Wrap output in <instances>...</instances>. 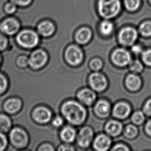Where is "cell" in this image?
<instances>
[{
	"label": "cell",
	"instance_id": "cell-1",
	"mask_svg": "<svg viewBox=\"0 0 151 151\" xmlns=\"http://www.w3.org/2000/svg\"><path fill=\"white\" fill-rule=\"evenodd\" d=\"M61 111L65 119L73 124H81L86 118V111L84 107L72 101L64 103Z\"/></svg>",
	"mask_w": 151,
	"mask_h": 151
},
{
	"label": "cell",
	"instance_id": "cell-2",
	"mask_svg": "<svg viewBox=\"0 0 151 151\" xmlns=\"http://www.w3.org/2000/svg\"><path fill=\"white\" fill-rule=\"evenodd\" d=\"M120 9L119 0H99V12L104 18H114L119 13Z\"/></svg>",
	"mask_w": 151,
	"mask_h": 151
},
{
	"label": "cell",
	"instance_id": "cell-3",
	"mask_svg": "<svg viewBox=\"0 0 151 151\" xmlns=\"http://www.w3.org/2000/svg\"><path fill=\"white\" fill-rule=\"evenodd\" d=\"M17 42L24 48H33L37 45L39 38L37 34L30 30H24L19 33L16 37Z\"/></svg>",
	"mask_w": 151,
	"mask_h": 151
},
{
	"label": "cell",
	"instance_id": "cell-4",
	"mask_svg": "<svg viewBox=\"0 0 151 151\" xmlns=\"http://www.w3.org/2000/svg\"><path fill=\"white\" fill-rule=\"evenodd\" d=\"M9 132V140L14 147L21 149L27 146L28 136L23 129L19 127H14Z\"/></svg>",
	"mask_w": 151,
	"mask_h": 151
},
{
	"label": "cell",
	"instance_id": "cell-5",
	"mask_svg": "<svg viewBox=\"0 0 151 151\" xmlns=\"http://www.w3.org/2000/svg\"><path fill=\"white\" fill-rule=\"evenodd\" d=\"M20 29L18 21L13 18L4 19L0 23V31L5 35L12 36L16 34Z\"/></svg>",
	"mask_w": 151,
	"mask_h": 151
},
{
	"label": "cell",
	"instance_id": "cell-6",
	"mask_svg": "<svg viewBox=\"0 0 151 151\" xmlns=\"http://www.w3.org/2000/svg\"><path fill=\"white\" fill-rule=\"evenodd\" d=\"M65 58L70 65H78L82 62L83 54L79 47L76 45H71L66 50Z\"/></svg>",
	"mask_w": 151,
	"mask_h": 151
},
{
	"label": "cell",
	"instance_id": "cell-7",
	"mask_svg": "<svg viewBox=\"0 0 151 151\" xmlns=\"http://www.w3.org/2000/svg\"><path fill=\"white\" fill-rule=\"evenodd\" d=\"M137 32L132 27H126L122 29L119 35V39L120 43L125 45H132L137 39Z\"/></svg>",
	"mask_w": 151,
	"mask_h": 151
},
{
	"label": "cell",
	"instance_id": "cell-8",
	"mask_svg": "<svg viewBox=\"0 0 151 151\" xmlns=\"http://www.w3.org/2000/svg\"><path fill=\"white\" fill-rule=\"evenodd\" d=\"M47 60V55L44 51L39 50L34 52L29 59V64L34 69L42 67Z\"/></svg>",
	"mask_w": 151,
	"mask_h": 151
},
{
	"label": "cell",
	"instance_id": "cell-9",
	"mask_svg": "<svg viewBox=\"0 0 151 151\" xmlns=\"http://www.w3.org/2000/svg\"><path fill=\"white\" fill-rule=\"evenodd\" d=\"M22 102L17 98H9L6 99L3 104L4 112L8 114H14L20 110Z\"/></svg>",
	"mask_w": 151,
	"mask_h": 151
},
{
	"label": "cell",
	"instance_id": "cell-10",
	"mask_svg": "<svg viewBox=\"0 0 151 151\" xmlns=\"http://www.w3.org/2000/svg\"><path fill=\"white\" fill-rule=\"evenodd\" d=\"M112 61L116 65L124 66L127 65L131 61V56L129 53L123 49H118L112 53Z\"/></svg>",
	"mask_w": 151,
	"mask_h": 151
},
{
	"label": "cell",
	"instance_id": "cell-11",
	"mask_svg": "<svg viewBox=\"0 0 151 151\" xmlns=\"http://www.w3.org/2000/svg\"><path fill=\"white\" fill-rule=\"evenodd\" d=\"M89 83L91 87L97 91H101L104 90L107 85L106 78L99 73H93L90 76Z\"/></svg>",
	"mask_w": 151,
	"mask_h": 151
},
{
	"label": "cell",
	"instance_id": "cell-12",
	"mask_svg": "<svg viewBox=\"0 0 151 151\" xmlns=\"http://www.w3.org/2000/svg\"><path fill=\"white\" fill-rule=\"evenodd\" d=\"M93 138V133L89 127H84L80 131L78 136V145L83 147H88Z\"/></svg>",
	"mask_w": 151,
	"mask_h": 151
},
{
	"label": "cell",
	"instance_id": "cell-13",
	"mask_svg": "<svg viewBox=\"0 0 151 151\" xmlns=\"http://www.w3.org/2000/svg\"><path fill=\"white\" fill-rule=\"evenodd\" d=\"M33 118L37 122L40 123H47L51 117V113L48 109L40 107L36 108L33 112Z\"/></svg>",
	"mask_w": 151,
	"mask_h": 151
},
{
	"label": "cell",
	"instance_id": "cell-14",
	"mask_svg": "<svg viewBox=\"0 0 151 151\" xmlns=\"http://www.w3.org/2000/svg\"><path fill=\"white\" fill-rule=\"evenodd\" d=\"M111 145V140L106 135H101L94 140L93 146L98 151H105L108 149Z\"/></svg>",
	"mask_w": 151,
	"mask_h": 151
},
{
	"label": "cell",
	"instance_id": "cell-15",
	"mask_svg": "<svg viewBox=\"0 0 151 151\" xmlns=\"http://www.w3.org/2000/svg\"><path fill=\"white\" fill-rule=\"evenodd\" d=\"M113 112L114 116L118 118L124 119L129 114L130 107L127 103L120 102L114 106Z\"/></svg>",
	"mask_w": 151,
	"mask_h": 151
},
{
	"label": "cell",
	"instance_id": "cell-16",
	"mask_svg": "<svg viewBox=\"0 0 151 151\" xmlns=\"http://www.w3.org/2000/svg\"><path fill=\"white\" fill-rule=\"evenodd\" d=\"M78 96L81 102L88 105L92 104L96 98L94 92L88 89L81 90L78 93Z\"/></svg>",
	"mask_w": 151,
	"mask_h": 151
},
{
	"label": "cell",
	"instance_id": "cell-17",
	"mask_svg": "<svg viewBox=\"0 0 151 151\" xmlns=\"http://www.w3.org/2000/svg\"><path fill=\"white\" fill-rule=\"evenodd\" d=\"M91 32L87 27H83L78 31L76 36V39L78 43L85 44L90 40L91 37Z\"/></svg>",
	"mask_w": 151,
	"mask_h": 151
},
{
	"label": "cell",
	"instance_id": "cell-18",
	"mask_svg": "<svg viewBox=\"0 0 151 151\" xmlns=\"http://www.w3.org/2000/svg\"><path fill=\"white\" fill-rule=\"evenodd\" d=\"M39 33L43 36H50L55 31V26L49 21H45L39 24L38 27Z\"/></svg>",
	"mask_w": 151,
	"mask_h": 151
},
{
	"label": "cell",
	"instance_id": "cell-19",
	"mask_svg": "<svg viewBox=\"0 0 151 151\" xmlns=\"http://www.w3.org/2000/svg\"><path fill=\"white\" fill-rule=\"evenodd\" d=\"M12 122L6 113H0V132L8 133L12 129Z\"/></svg>",
	"mask_w": 151,
	"mask_h": 151
},
{
	"label": "cell",
	"instance_id": "cell-20",
	"mask_svg": "<svg viewBox=\"0 0 151 151\" xmlns=\"http://www.w3.org/2000/svg\"><path fill=\"white\" fill-rule=\"evenodd\" d=\"M122 129V127L120 123L114 120L108 122L105 127L107 133L113 136L119 135L121 133Z\"/></svg>",
	"mask_w": 151,
	"mask_h": 151
},
{
	"label": "cell",
	"instance_id": "cell-21",
	"mask_svg": "<svg viewBox=\"0 0 151 151\" xmlns=\"http://www.w3.org/2000/svg\"><path fill=\"white\" fill-rule=\"evenodd\" d=\"M95 111L96 114L101 117H105L109 114L110 106L108 102L105 101H99L95 107Z\"/></svg>",
	"mask_w": 151,
	"mask_h": 151
},
{
	"label": "cell",
	"instance_id": "cell-22",
	"mask_svg": "<svg viewBox=\"0 0 151 151\" xmlns=\"http://www.w3.org/2000/svg\"><path fill=\"white\" fill-rule=\"evenodd\" d=\"M127 87L132 90H136L141 85V81L138 76L134 74L129 75L126 80Z\"/></svg>",
	"mask_w": 151,
	"mask_h": 151
},
{
	"label": "cell",
	"instance_id": "cell-23",
	"mask_svg": "<svg viewBox=\"0 0 151 151\" xmlns=\"http://www.w3.org/2000/svg\"><path fill=\"white\" fill-rule=\"evenodd\" d=\"M61 137L66 142H71L76 137V131L71 127H65L61 132Z\"/></svg>",
	"mask_w": 151,
	"mask_h": 151
},
{
	"label": "cell",
	"instance_id": "cell-24",
	"mask_svg": "<svg viewBox=\"0 0 151 151\" xmlns=\"http://www.w3.org/2000/svg\"><path fill=\"white\" fill-rule=\"evenodd\" d=\"M114 26L112 23L107 20L103 21L100 24V29L102 34L104 35H109L112 33Z\"/></svg>",
	"mask_w": 151,
	"mask_h": 151
},
{
	"label": "cell",
	"instance_id": "cell-25",
	"mask_svg": "<svg viewBox=\"0 0 151 151\" xmlns=\"http://www.w3.org/2000/svg\"><path fill=\"white\" fill-rule=\"evenodd\" d=\"M9 86V81L5 74L0 72V96L7 91Z\"/></svg>",
	"mask_w": 151,
	"mask_h": 151
},
{
	"label": "cell",
	"instance_id": "cell-26",
	"mask_svg": "<svg viewBox=\"0 0 151 151\" xmlns=\"http://www.w3.org/2000/svg\"><path fill=\"white\" fill-rule=\"evenodd\" d=\"M125 6L127 10L135 11L140 5V0H124Z\"/></svg>",
	"mask_w": 151,
	"mask_h": 151
},
{
	"label": "cell",
	"instance_id": "cell-27",
	"mask_svg": "<svg viewBox=\"0 0 151 151\" xmlns=\"http://www.w3.org/2000/svg\"><path fill=\"white\" fill-rule=\"evenodd\" d=\"M140 33L145 36H151V22H145L142 23L140 27Z\"/></svg>",
	"mask_w": 151,
	"mask_h": 151
},
{
	"label": "cell",
	"instance_id": "cell-28",
	"mask_svg": "<svg viewBox=\"0 0 151 151\" xmlns=\"http://www.w3.org/2000/svg\"><path fill=\"white\" fill-rule=\"evenodd\" d=\"M8 39L6 35L0 32V52H4L8 47Z\"/></svg>",
	"mask_w": 151,
	"mask_h": 151
},
{
	"label": "cell",
	"instance_id": "cell-29",
	"mask_svg": "<svg viewBox=\"0 0 151 151\" xmlns=\"http://www.w3.org/2000/svg\"><path fill=\"white\" fill-rule=\"evenodd\" d=\"M8 140L5 133L0 132V151L5 150L8 145Z\"/></svg>",
	"mask_w": 151,
	"mask_h": 151
},
{
	"label": "cell",
	"instance_id": "cell-30",
	"mask_svg": "<svg viewBox=\"0 0 151 151\" xmlns=\"http://www.w3.org/2000/svg\"><path fill=\"white\" fill-rule=\"evenodd\" d=\"M137 129L136 127L133 126V125H129L128 127H127L125 129V134L128 138H133L135 137L137 135Z\"/></svg>",
	"mask_w": 151,
	"mask_h": 151
},
{
	"label": "cell",
	"instance_id": "cell-31",
	"mask_svg": "<svg viewBox=\"0 0 151 151\" xmlns=\"http://www.w3.org/2000/svg\"><path fill=\"white\" fill-rule=\"evenodd\" d=\"M145 116L143 113L141 111H136L134 114L132 116V120L133 122L137 124H140L143 122Z\"/></svg>",
	"mask_w": 151,
	"mask_h": 151
},
{
	"label": "cell",
	"instance_id": "cell-32",
	"mask_svg": "<svg viewBox=\"0 0 151 151\" xmlns=\"http://www.w3.org/2000/svg\"><path fill=\"white\" fill-rule=\"evenodd\" d=\"M17 10V5L10 1L7 3L4 6V10L8 14H14Z\"/></svg>",
	"mask_w": 151,
	"mask_h": 151
},
{
	"label": "cell",
	"instance_id": "cell-33",
	"mask_svg": "<svg viewBox=\"0 0 151 151\" xmlns=\"http://www.w3.org/2000/svg\"><path fill=\"white\" fill-rule=\"evenodd\" d=\"M16 63L19 67H25L29 63V59L25 56H20L17 59Z\"/></svg>",
	"mask_w": 151,
	"mask_h": 151
},
{
	"label": "cell",
	"instance_id": "cell-34",
	"mask_svg": "<svg viewBox=\"0 0 151 151\" xmlns=\"http://www.w3.org/2000/svg\"><path fill=\"white\" fill-rule=\"evenodd\" d=\"M142 65L140 61L135 60L132 61L130 64V69L134 72L141 71L142 69Z\"/></svg>",
	"mask_w": 151,
	"mask_h": 151
},
{
	"label": "cell",
	"instance_id": "cell-35",
	"mask_svg": "<svg viewBox=\"0 0 151 151\" xmlns=\"http://www.w3.org/2000/svg\"><path fill=\"white\" fill-rule=\"evenodd\" d=\"M102 62L99 59H95L92 60L90 63V67L92 69L97 71L100 69L102 67Z\"/></svg>",
	"mask_w": 151,
	"mask_h": 151
},
{
	"label": "cell",
	"instance_id": "cell-36",
	"mask_svg": "<svg viewBox=\"0 0 151 151\" xmlns=\"http://www.w3.org/2000/svg\"><path fill=\"white\" fill-rule=\"evenodd\" d=\"M142 59L146 64L151 65V50H149L143 52Z\"/></svg>",
	"mask_w": 151,
	"mask_h": 151
},
{
	"label": "cell",
	"instance_id": "cell-37",
	"mask_svg": "<svg viewBox=\"0 0 151 151\" xmlns=\"http://www.w3.org/2000/svg\"><path fill=\"white\" fill-rule=\"evenodd\" d=\"M32 0H10L11 2L16 4L17 6H26L31 3Z\"/></svg>",
	"mask_w": 151,
	"mask_h": 151
},
{
	"label": "cell",
	"instance_id": "cell-38",
	"mask_svg": "<svg viewBox=\"0 0 151 151\" xmlns=\"http://www.w3.org/2000/svg\"><path fill=\"white\" fill-rule=\"evenodd\" d=\"M112 150L115 151H129V149L125 145L122 144H119L115 145Z\"/></svg>",
	"mask_w": 151,
	"mask_h": 151
},
{
	"label": "cell",
	"instance_id": "cell-39",
	"mask_svg": "<svg viewBox=\"0 0 151 151\" xmlns=\"http://www.w3.org/2000/svg\"><path fill=\"white\" fill-rule=\"evenodd\" d=\"M144 110L147 114L151 115V99L145 104Z\"/></svg>",
	"mask_w": 151,
	"mask_h": 151
},
{
	"label": "cell",
	"instance_id": "cell-40",
	"mask_svg": "<svg viewBox=\"0 0 151 151\" xmlns=\"http://www.w3.org/2000/svg\"><path fill=\"white\" fill-rule=\"evenodd\" d=\"M63 123V120L60 117H57L53 120V124L56 127L61 126Z\"/></svg>",
	"mask_w": 151,
	"mask_h": 151
},
{
	"label": "cell",
	"instance_id": "cell-41",
	"mask_svg": "<svg viewBox=\"0 0 151 151\" xmlns=\"http://www.w3.org/2000/svg\"><path fill=\"white\" fill-rule=\"evenodd\" d=\"M39 151H54V149L49 145H42L39 149Z\"/></svg>",
	"mask_w": 151,
	"mask_h": 151
},
{
	"label": "cell",
	"instance_id": "cell-42",
	"mask_svg": "<svg viewBox=\"0 0 151 151\" xmlns=\"http://www.w3.org/2000/svg\"><path fill=\"white\" fill-rule=\"evenodd\" d=\"M58 150L59 151H72V150H74V149L72 148L71 146H70L69 145H63L60 147Z\"/></svg>",
	"mask_w": 151,
	"mask_h": 151
},
{
	"label": "cell",
	"instance_id": "cell-43",
	"mask_svg": "<svg viewBox=\"0 0 151 151\" xmlns=\"http://www.w3.org/2000/svg\"><path fill=\"white\" fill-rule=\"evenodd\" d=\"M132 51L134 52V53L138 54V53H141L142 49H141V47L139 45H135L132 47Z\"/></svg>",
	"mask_w": 151,
	"mask_h": 151
},
{
	"label": "cell",
	"instance_id": "cell-44",
	"mask_svg": "<svg viewBox=\"0 0 151 151\" xmlns=\"http://www.w3.org/2000/svg\"><path fill=\"white\" fill-rule=\"evenodd\" d=\"M146 131L147 132V133L151 136V120H150L147 124Z\"/></svg>",
	"mask_w": 151,
	"mask_h": 151
},
{
	"label": "cell",
	"instance_id": "cell-45",
	"mask_svg": "<svg viewBox=\"0 0 151 151\" xmlns=\"http://www.w3.org/2000/svg\"><path fill=\"white\" fill-rule=\"evenodd\" d=\"M2 63V57L1 55V54H0V67H1V64Z\"/></svg>",
	"mask_w": 151,
	"mask_h": 151
},
{
	"label": "cell",
	"instance_id": "cell-46",
	"mask_svg": "<svg viewBox=\"0 0 151 151\" xmlns=\"http://www.w3.org/2000/svg\"><path fill=\"white\" fill-rule=\"evenodd\" d=\"M150 2H151V0H150Z\"/></svg>",
	"mask_w": 151,
	"mask_h": 151
}]
</instances>
